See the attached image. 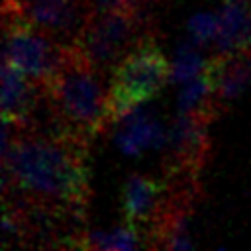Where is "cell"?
Returning <instances> with one entry per match:
<instances>
[{
  "label": "cell",
  "mask_w": 251,
  "mask_h": 251,
  "mask_svg": "<svg viewBox=\"0 0 251 251\" xmlns=\"http://www.w3.org/2000/svg\"><path fill=\"white\" fill-rule=\"evenodd\" d=\"M153 35L155 25L143 6L112 8L92 12L75 45L94 67L112 75L133 47Z\"/></svg>",
  "instance_id": "3"
},
{
  "label": "cell",
  "mask_w": 251,
  "mask_h": 251,
  "mask_svg": "<svg viewBox=\"0 0 251 251\" xmlns=\"http://www.w3.org/2000/svg\"><path fill=\"white\" fill-rule=\"evenodd\" d=\"M2 61H8L33 82L45 88L63 65L69 45L59 43L45 29L8 10H2Z\"/></svg>",
  "instance_id": "5"
},
{
  "label": "cell",
  "mask_w": 251,
  "mask_h": 251,
  "mask_svg": "<svg viewBox=\"0 0 251 251\" xmlns=\"http://www.w3.org/2000/svg\"><path fill=\"white\" fill-rule=\"evenodd\" d=\"M2 122V194L86 214L88 141L59 129Z\"/></svg>",
  "instance_id": "1"
},
{
  "label": "cell",
  "mask_w": 251,
  "mask_h": 251,
  "mask_svg": "<svg viewBox=\"0 0 251 251\" xmlns=\"http://www.w3.org/2000/svg\"><path fill=\"white\" fill-rule=\"evenodd\" d=\"M171 63L157 45V37L143 39L112 71V98L118 120L151 100L171 80Z\"/></svg>",
  "instance_id": "4"
},
{
  "label": "cell",
  "mask_w": 251,
  "mask_h": 251,
  "mask_svg": "<svg viewBox=\"0 0 251 251\" xmlns=\"http://www.w3.org/2000/svg\"><path fill=\"white\" fill-rule=\"evenodd\" d=\"M165 202V180L151 175L133 173L124 184L122 194V214L126 224L145 231L157 220Z\"/></svg>",
  "instance_id": "8"
},
{
  "label": "cell",
  "mask_w": 251,
  "mask_h": 251,
  "mask_svg": "<svg viewBox=\"0 0 251 251\" xmlns=\"http://www.w3.org/2000/svg\"><path fill=\"white\" fill-rule=\"evenodd\" d=\"M45 88L25 76L20 69L2 61V118L29 126Z\"/></svg>",
  "instance_id": "9"
},
{
  "label": "cell",
  "mask_w": 251,
  "mask_h": 251,
  "mask_svg": "<svg viewBox=\"0 0 251 251\" xmlns=\"http://www.w3.org/2000/svg\"><path fill=\"white\" fill-rule=\"evenodd\" d=\"M141 235L143 233L129 224L114 227L112 231H84L78 249H96V251L137 249V247H145V239Z\"/></svg>",
  "instance_id": "12"
},
{
  "label": "cell",
  "mask_w": 251,
  "mask_h": 251,
  "mask_svg": "<svg viewBox=\"0 0 251 251\" xmlns=\"http://www.w3.org/2000/svg\"><path fill=\"white\" fill-rule=\"evenodd\" d=\"M226 2H249V0H226Z\"/></svg>",
  "instance_id": "15"
},
{
  "label": "cell",
  "mask_w": 251,
  "mask_h": 251,
  "mask_svg": "<svg viewBox=\"0 0 251 251\" xmlns=\"http://www.w3.org/2000/svg\"><path fill=\"white\" fill-rule=\"evenodd\" d=\"M214 120L198 114H178L165 153V175H190L200 176L210 157L208 127Z\"/></svg>",
  "instance_id": "7"
},
{
  "label": "cell",
  "mask_w": 251,
  "mask_h": 251,
  "mask_svg": "<svg viewBox=\"0 0 251 251\" xmlns=\"http://www.w3.org/2000/svg\"><path fill=\"white\" fill-rule=\"evenodd\" d=\"M122 120H124L126 126L118 133V145L124 153L137 155L141 149L159 145L163 141L161 126L155 124L153 120H149L145 114H141L139 108L129 112Z\"/></svg>",
  "instance_id": "11"
},
{
  "label": "cell",
  "mask_w": 251,
  "mask_h": 251,
  "mask_svg": "<svg viewBox=\"0 0 251 251\" xmlns=\"http://www.w3.org/2000/svg\"><path fill=\"white\" fill-rule=\"evenodd\" d=\"M218 25H220L218 14L200 12V14L192 16L188 22V37H190V41H194L200 47L214 43L216 33H218Z\"/></svg>",
  "instance_id": "14"
},
{
  "label": "cell",
  "mask_w": 251,
  "mask_h": 251,
  "mask_svg": "<svg viewBox=\"0 0 251 251\" xmlns=\"http://www.w3.org/2000/svg\"><path fill=\"white\" fill-rule=\"evenodd\" d=\"M45 98L57 127L88 143L118 120L110 75L94 67L76 45L67 47L63 65L45 86Z\"/></svg>",
  "instance_id": "2"
},
{
  "label": "cell",
  "mask_w": 251,
  "mask_h": 251,
  "mask_svg": "<svg viewBox=\"0 0 251 251\" xmlns=\"http://www.w3.org/2000/svg\"><path fill=\"white\" fill-rule=\"evenodd\" d=\"M200 45H196L194 41H184L178 45L175 61H173V71H171V80L176 82H186L190 78H194L196 75H200L206 69L204 57L198 51Z\"/></svg>",
  "instance_id": "13"
},
{
  "label": "cell",
  "mask_w": 251,
  "mask_h": 251,
  "mask_svg": "<svg viewBox=\"0 0 251 251\" xmlns=\"http://www.w3.org/2000/svg\"><path fill=\"white\" fill-rule=\"evenodd\" d=\"M218 20L220 25L212 43L216 53H237L251 47V6L247 2H226Z\"/></svg>",
  "instance_id": "10"
},
{
  "label": "cell",
  "mask_w": 251,
  "mask_h": 251,
  "mask_svg": "<svg viewBox=\"0 0 251 251\" xmlns=\"http://www.w3.org/2000/svg\"><path fill=\"white\" fill-rule=\"evenodd\" d=\"M2 10L14 12L45 29L63 45H75L92 16L90 0H4Z\"/></svg>",
  "instance_id": "6"
}]
</instances>
